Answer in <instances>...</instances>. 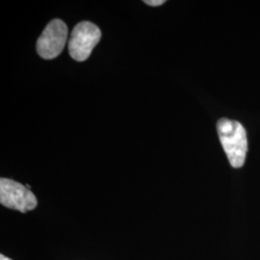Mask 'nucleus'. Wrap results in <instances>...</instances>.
I'll return each mask as SVG.
<instances>
[{"label":"nucleus","mask_w":260,"mask_h":260,"mask_svg":"<svg viewBox=\"0 0 260 260\" xmlns=\"http://www.w3.org/2000/svg\"><path fill=\"white\" fill-rule=\"evenodd\" d=\"M219 139L233 168H241L248 150L247 133L239 121L221 119L217 122Z\"/></svg>","instance_id":"nucleus-1"},{"label":"nucleus","mask_w":260,"mask_h":260,"mask_svg":"<svg viewBox=\"0 0 260 260\" xmlns=\"http://www.w3.org/2000/svg\"><path fill=\"white\" fill-rule=\"evenodd\" d=\"M101 38L102 31L95 24L90 21L79 22L74 28L69 41L70 55L78 62L87 60Z\"/></svg>","instance_id":"nucleus-2"},{"label":"nucleus","mask_w":260,"mask_h":260,"mask_svg":"<svg viewBox=\"0 0 260 260\" xmlns=\"http://www.w3.org/2000/svg\"><path fill=\"white\" fill-rule=\"evenodd\" d=\"M0 203L5 207L21 213L37 207V199L26 186L9 178L0 179Z\"/></svg>","instance_id":"nucleus-3"},{"label":"nucleus","mask_w":260,"mask_h":260,"mask_svg":"<svg viewBox=\"0 0 260 260\" xmlns=\"http://www.w3.org/2000/svg\"><path fill=\"white\" fill-rule=\"evenodd\" d=\"M67 39L68 27L65 22L58 19L51 20L38 39V54L46 60L54 59L63 51Z\"/></svg>","instance_id":"nucleus-4"},{"label":"nucleus","mask_w":260,"mask_h":260,"mask_svg":"<svg viewBox=\"0 0 260 260\" xmlns=\"http://www.w3.org/2000/svg\"><path fill=\"white\" fill-rule=\"evenodd\" d=\"M144 3L148 4L149 6H152V7H156V6H160V5L164 4L165 0H145Z\"/></svg>","instance_id":"nucleus-5"},{"label":"nucleus","mask_w":260,"mask_h":260,"mask_svg":"<svg viewBox=\"0 0 260 260\" xmlns=\"http://www.w3.org/2000/svg\"><path fill=\"white\" fill-rule=\"evenodd\" d=\"M0 260H13L9 258V257H7V256H5V255H3V254H1L0 255Z\"/></svg>","instance_id":"nucleus-6"}]
</instances>
